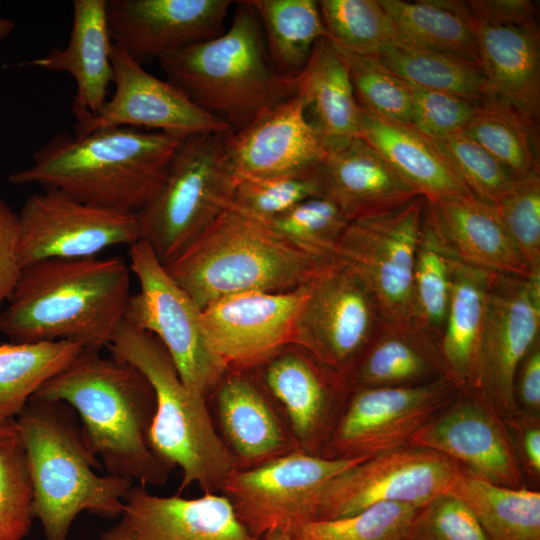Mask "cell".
<instances>
[{
	"instance_id": "obj_10",
	"label": "cell",
	"mask_w": 540,
	"mask_h": 540,
	"mask_svg": "<svg viewBox=\"0 0 540 540\" xmlns=\"http://www.w3.org/2000/svg\"><path fill=\"white\" fill-rule=\"evenodd\" d=\"M369 457L327 458L294 450L260 465L236 469L221 492L258 538L291 534L317 518L319 496L334 477Z\"/></svg>"
},
{
	"instance_id": "obj_13",
	"label": "cell",
	"mask_w": 540,
	"mask_h": 540,
	"mask_svg": "<svg viewBox=\"0 0 540 540\" xmlns=\"http://www.w3.org/2000/svg\"><path fill=\"white\" fill-rule=\"evenodd\" d=\"M384 323L365 281L334 259L307 284L294 344L345 376Z\"/></svg>"
},
{
	"instance_id": "obj_40",
	"label": "cell",
	"mask_w": 540,
	"mask_h": 540,
	"mask_svg": "<svg viewBox=\"0 0 540 540\" xmlns=\"http://www.w3.org/2000/svg\"><path fill=\"white\" fill-rule=\"evenodd\" d=\"M423 507L378 503L356 514L299 525L292 540H411Z\"/></svg>"
},
{
	"instance_id": "obj_12",
	"label": "cell",
	"mask_w": 540,
	"mask_h": 540,
	"mask_svg": "<svg viewBox=\"0 0 540 540\" xmlns=\"http://www.w3.org/2000/svg\"><path fill=\"white\" fill-rule=\"evenodd\" d=\"M459 390L447 377L419 385L351 389L320 455L373 457L407 446Z\"/></svg>"
},
{
	"instance_id": "obj_32",
	"label": "cell",
	"mask_w": 540,
	"mask_h": 540,
	"mask_svg": "<svg viewBox=\"0 0 540 540\" xmlns=\"http://www.w3.org/2000/svg\"><path fill=\"white\" fill-rule=\"evenodd\" d=\"M494 274L452 258L449 305L437 346L446 377L460 390L474 388L487 300Z\"/></svg>"
},
{
	"instance_id": "obj_44",
	"label": "cell",
	"mask_w": 540,
	"mask_h": 540,
	"mask_svg": "<svg viewBox=\"0 0 540 540\" xmlns=\"http://www.w3.org/2000/svg\"><path fill=\"white\" fill-rule=\"evenodd\" d=\"M349 223L341 208L325 195L306 199L269 222L302 249L333 259L336 245Z\"/></svg>"
},
{
	"instance_id": "obj_43",
	"label": "cell",
	"mask_w": 540,
	"mask_h": 540,
	"mask_svg": "<svg viewBox=\"0 0 540 540\" xmlns=\"http://www.w3.org/2000/svg\"><path fill=\"white\" fill-rule=\"evenodd\" d=\"M33 519V487L14 420L0 436V540H23Z\"/></svg>"
},
{
	"instance_id": "obj_50",
	"label": "cell",
	"mask_w": 540,
	"mask_h": 540,
	"mask_svg": "<svg viewBox=\"0 0 540 540\" xmlns=\"http://www.w3.org/2000/svg\"><path fill=\"white\" fill-rule=\"evenodd\" d=\"M18 234V213L0 197V312L22 270L17 254Z\"/></svg>"
},
{
	"instance_id": "obj_45",
	"label": "cell",
	"mask_w": 540,
	"mask_h": 540,
	"mask_svg": "<svg viewBox=\"0 0 540 540\" xmlns=\"http://www.w3.org/2000/svg\"><path fill=\"white\" fill-rule=\"evenodd\" d=\"M236 177L231 205L267 223L306 199L324 195L317 172L266 178Z\"/></svg>"
},
{
	"instance_id": "obj_1",
	"label": "cell",
	"mask_w": 540,
	"mask_h": 540,
	"mask_svg": "<svg viewBox=\"0 0 540 540\" xmlns=\"http://www.w3.org/2000/svg\"><path fill=\"white\" fill-rule=\"evenodd\" d=\"M33 397L63 402L74 410L88 445L108 474L145 486L162 485L175 468L151 446L154 391L129 363L84 348Z\"/></svg>"
},
{
	"instance_id": "obj_53",
	"label": "cell",
	"mask_w": 540,
	"mask_h": 540,
	"mask_svg": "<svg viewBox=\"0 0 540 540\" xmlns=\"http://www.w3.org/2000/svg\"><path fill=\"white\" fill-rule=\"evenodd\" d=\"M262 540H292L290 534L282 532H273L265 535Z\"/></svg>"
},
{
	"instance_id": "obj_42",
	"label": "cell",
	"mask_w": 540,
	"mask_h": 540,
	"mask_svg": "<svg viewBox=\"0 0 540 540\" xmlns=\"http://www.w3.org/2000/svg\"><path fill=\"white\" fill-rule=\"evenodd\" d=\"M336 50L347 66L360 109L411 125L412 97L407 82L391 71L377 55Z\"/></svg>"
},
{
	"instance_id": "obj_41",
	"label": "cell",
	"mask_w": 540,
	"mask_h": 540,
	"mask_svg": "<svg viewBox=\"0 0 540 540\" xmlns=\"http://www.w3.org/2000/svg\"><path fill=\"white\" fill-rule=\"evenodd\" d=\"M318 6L327 38L339 50L378 55L396 37L379 0H321Z\"/></svg>"
},
{
	"instance_id": "obj_34",
	"label": "cell",
	"mask_w": 540,
	"mask_h": 540,
	"mask_svg": "<svg viewBox=\"0 0 540 540\" xmlns=\"http://www.w3.org/2000/svg\"><path fill=\"white\" fill-rule=\"evenodd\" d=\"M474 513L488 540H540V493L503 487L461 470L448 492Z\"/></svg>"
},
{
	"instance_id": "obj_16",
	"label": "cell",
	"mask_w": 540,
	"mask_h": 540,
	"mask_svg": "<svg viewBox=\"0 0 540 540\" xmlns=\"http://www.w3.org/2000/svg\"><path fill=\"white\" fill-rule=\"evenodd\" d=\"M479 65L494 96L538 124L540 34L536 3L470 0Z\"/></svg>"
},
{
	"instance_id": "obj_8",
	"label": "cell",
	"mask_w": 540,
	"mask_h": 540,
	"mask_svg": "<svg viewBox=\"0 0 540 540\" xmlns=\"http://www.w3.org/2000/svg\"><path fill=\"white\" fill-rule=\"evenodd\" d=\"M227 134L183 139L161 187L136 214L140 240L163 265L177 258L232 203L237 177L228 158Z\"/></svg>"
},
{
	"instance_id": "obj_7",
	"label": "cell",
	"mask_w": 540,
	"mask_h": 540,
	"mask_svg": "<svg viewBox=\"0 0 540 540\" xmlns=\"http://www.w3.org/2000/svg\"><path fill=\"white\" fill-rule=\"evenodd\" d=\"M106 348L150 383L156 402L150 443L162 459L182 470L181 490L197 485L204 494L221 492L238 462L214 427L207 399L184 385L164 345L123 319Z\"/></svg>"
},
{
	"instance_id": "obj_5",
	"label": "cell",
	"mask_w": 540,
	"mask_h": 540,
	"mask_svg": "<svg viewBox=\"0 0 540 540\" xmlns=\"http://www.w3.org/2000/svg\"><path fill=\"white\" fill-rule=\"evenodd\" d=\"M333 260L302 249L269 223L230 205L164 267L202 309L227 295L299 288Z\"/></svg>"
},
{
	"instance_id": "obj_3",
	"label": "cell",
	"mask_w": 540,
	"mask_h": 540,
	"mask_svg": "<svg viewBox=\"0 0 540 540\" xmlns=\"http://www.w3.org/2000/svg\"><path fill=\"white\" fill-rule=\"evenodd\" d=\"M181 139L117 126L83 137L55 135L33 155V165L10 176L40 184L99 208L137 214L161 187Z\"/></svg>"
},
{
	"instance_id": "obj_19",
	"label": "cell",
	"mask_w": 540,
	"mask_h": 540,
	"mask_svg": "<svg viewBox=\"0 0 540 540\" xmlns=\"http://www.w3.org/2000/svg\"><path fill=\"white\" fill-rule=\"evenodd\" d=\"M307 284L284 292H242L218 298L201 311L205 336L227 370L253 371L294 344Z\"/></svg>"
},
{
	"instance_id": "obj_46",
	"label": "cell",
	"mask_w": 540,
	"mask_h": 540,
	"mask_svg": "<svg viewBox=\"0 0 540 540\" xmlns=\"http://www.w3.org/2000/svg\"><path fill=\"white\" fill-rule=\"evenodd\" d=\"M493 205L531 278H540V174L514 179Z\"/></svg>"
},
{
	"instance_id": "obj_38",
	"label": "cell",
	"mask_w": 540,
	"mask_h": 540,
	"mask_svg": "<svg viewBox=\"0 0 540 540\" xmlns=\"http://www.w3.org/2000/svg\"><path fill=\"white\" fill-rule=\"evenodd\" d=\"M463 132L496 158L514 179L539 174L538 124L508 102H481Z\"/></svg>"
},
{
	"instance_id": "obj_39",
	"label": "cell",
	"mask_w": 540,
	"mask_h": 540,
	"mask_svg": "<svg viewBox=\"0 0 540 540\" xmlns=\"http://www.w3.org/2000/svg\"><path fill=\"white\" fill-rule=\"evenodd\" d=\"M452 258L429 223L424 207L412 276L413 323L437 345L449 305Z\"/></svg>"
},
{
	"instance_id": "obj_21",
	"label": "cell",
	"mask_w": 540,
	"mask_h": 540,
	"mask_svg": "<svg viewBox=\"0 0 540 540\" xmlns=\"http://www.w3.org/2000/svg\"><path fill=\"white\" fill-rule=\"evenodd\" d=\"M283 416L298 450L320 455L332 413L348 393L342 374L290 344L251 371Z\"/></svg>"
},
{
	"instance_id": "obj_37",
	"label": "cell",
	"mask_w": 540,
	"mask_h": 540,
	"mask_svg": "<svg viewBox=\"0 0 540 540\" xmlns=\"http://www.w3.org/2000/svg\"><path fill=\"white\" fill-rule=\"evenodd\" d=\"M407 83L475 101L493 96L481 67L472 61L394 39L377 55Z\"/></svg>"
},
{
	"instance_id": "obj_17",
	"label": "cell",
	"mask_w": 540,
	"mask_h": 540,
	"mask_svg": "<svg viewBox=\"0 0 540 540\" xmlns=\"http://www.w3.org/2000/svg\"><path fill=\"white\" fill-rule=\"evenodd\" d=\"M540 278L495 273L487 300L472 390L498 413H514L516 372L539 342Z\"/></svg>"
},
{
	"instance_id": "obj_9",
	"label": "cell",
	"mask_w": 540,
	"mask_h": 540,
	"mask_svg": "<svg viewBox=\"0 0 540 540\" xmlns=\"http://www.w3.org/2000/svg\"><path fill=\"white\" fill-rule=\"evenodd\" d=\"M129 258L139 291L130 296L124 320L157 337L184 385L208 399L228 370L207 341L202 309L171 278L145 241L129 246Z\"/></svg>"
},
{
	"instance_id": "obj_30",
	"label": "cell",
	"mask_w": 540,
	"mask_h": 540,
	"mask_svg": "<svg viewBox=\"0 0 540 540\" xmlns=\"http://www.w3.org/2000/svg\"><path fill=\"white\" fill-rule=\"evenodd\" d=\"M446 377L435 341L414 323H384L344 378L349 390Z\"/></svg>"
},
{
	"instance_id": "obj_15",
	"label": "cell",
	"mask_w": 540,
	"mask_h": 540,
	"mask_svg": "<svg viewBox=\"0 0 540 540\" xmlns=\"http://www.w3.org/2000/svg\"><path fill=\"white\" fill-rule=\"evenodd\" d=\"M18 223L21 268L47 259L91 258L140 240L136 214L95 207L55 188L29 196Z\"/></svg>"
},
{
	"instance_id": "obj_23",
	"label": "cell",
	"mask_w": 540,
	"mask_h": 540,
	"mask_svg": "<svg viewBox=\"0 0 540 540\" xmlns=\"http://www.w3.org/2000/svg\"><path fill=\"white\" fill-rule=\"evenodd\" d=\"M98 540H262L238 519L224 495L158 496L133 485L117 522Z\"/></svg>"
},
{
	"instance_id": "obj_26",
	"label": "cell",
	"mask_w": 540,
	"mask_h": 540,
	"mask_svg": "<svg viewBox=\"0 0 540 540\" xmlns=\"http://www.w3.org/2000/svg\"><path fill=\"white\" fill-rule=\"evenodd\" d=\"M425 214L444 248L456 260L498 274L531 278L492 203L474 195L425 198Z\"/></svg>"
},
{
	"instance_id": "obj_22",
	"label": "cell",
	"mask_w": 540,
	"mask_h": 540,
	"mask_svg": "<svg viewBox=\"0 0 540 540\" xmlns=\"http://www.w3.org/2000/svg\"><path fill=\"white\" fill-rule=\"evenodd\" d=\"M231 4L229 0H107L106 18L113 45L142 65L222 34Z\"/></svg>"
},
{
	"instance_id": "obj_33",
	"label": "cell",
	"mask_w": 540,
	"mask_h": 540,
	"mask_svg": "<svg viewBox=\"0 0 540 540\" xmlns=\"http://www.w3.org/2000/svg\"><path fill=\"white\" fill-rule=\"evenodd\" d=\"M379 3L392 22L395 39L479 65L474 23L466 1L379 0Z\"/></svg>"
},
{
	"instance_id": "obj_47",
	"label": "cell",
	"mask_w": 540,
	"mask_h": 540,
	"mask_svg": "<svg viewBox=\"0 0 540 540\" xmlns=\"http://www.w3.org/2000/svg\"><path fill=\"white\" fill-rule=\"evenodd\" d=\"M432 141L467 189L481 200L493 204L514 180L496 158L463 131Z\"/></svg>"
},
{
	"instance_id": "obj_51",
	"label": "cell",
	"mask_w": 540,
	"mask_h": 540,
	"mask_svg": "<svg viewBox=\"0 0 540 540\" xmlns=\"http://www.w3.org/2000/svg\"><path fill=\"white\" fill-rule=\"evenodd\" d=\"M517 409L538 415L540 410V344L537 342L521 362L514 380Z\"/></svg>"
},
{
	"instance_id": "obj_54",
	"label": "cell",
	"mask_w": 540,
	"mask_h": 540,
	"mask_svg": "<svg viewBox=\"0 0 540 540\" xmlns=\"http://www.w3.org/2000/svg\"><path fill=\"white\" fill-rule=\"evenodd\" d=\"M13 423H14V420H10L7 422H0V436L9 430L10 427L13 425Z\"/></svg>"
},
{
	"instance_id": "obj_35",
	"label": "cell",
	"mask_w": 540,
	"mask_h": 540,
	"mask_svg": "<svg viewBox=\"0 0 540 540\" xmlns=\"http://www.w3.org/2000/svg\"><path fill=\"white\" fill-rule=\"evenodd\" d=\"M83 349L81 344L67 340L0 344V422L14 420Z\"/></svg>"
},
{
	"instance_id": "obj_48",
	"label": "cell",
	"mask_w": 540,
	"mask_h": 540,
	"mask_svg": "<svg viewBox=\"0 0 540 540\" xmlns=\"http://www.w3.org/2000/svg\"><path fill=\"white\" fill-rule=\"evenodd\" d=\"M407 84L412 97L410 126L431 140L463 131L482 102Z\"/></svg>"
},
{
	"instance_id": "obj_29",
	"label": "cell",
	"mask_w": 540,
	"mask_h": 540,
	"mask_svg": "<svg viewBox=\"0 0 540 540\" xmlns=\"http://www.w3.org/2000/svg\"><path fill=\"white\" fill-rule=\"evenodd\" d=\"M358 136L426 199L473 195L434 142L412 126L360 109Z\"/></svg>"
},
{
	"instance_id": "obj_18",
	"label": "cell",
	"mask_w": 540,
	"mask_h": 540,
	"mask_svg": "<svg viewBox=\"0 0 540 540\" xmlns=\"http://www.w3.org/2000/svg\"><path fill=\"white\" fill-rule=\"evenodd\" d=\"M111 62L114 94L96 115L75 122V136L117 126L162 132L181 140L232 132L229 125L196 105L177 86L150 74L114 45Z\"/></svg>"
},
{
	"instance_id": "obj_28",
	"label": "cell",
	"mask_w": 540,
	"mask_h": 540,
	"mask_svg": "<svg viewBox=\"0 0 540 540\" xmlns=\"http://www.w3.org/2000/svg\"><path fill=\"white\" fill-rule=\"evenodd\" d=\"M317 173L324 195L350 221L419 194L360 136L329 148Z\"/></svg>"
},
{
	"instance_id": "obj_6",
	"label": "cell",
	"mask_w": 540,
	"mask_h": 540,
	"mask_svg": "<svg viewBox=\"0 0 540 540\" xmlns=\"http://www.w3.org/2000/svg\"><path fill=\"white\" fill-rule=\"evenodd\" d=\"M167 81L237 132L295 94V77L278 73L268 56L259 17L239 1L219 36L159 59Z\"/></svg>"
},
{
	"instance_id": "obj_49",
	"label": "cell",
	"mask_w": 540,
	"mask_h": 540,
	"mask_svg": "<svg viewBox=\"0 0 540 540\" xmlns=\"http://www.w3.org/2000/svg\"><path fill=\"white\" fill-rule=\"evenodd\" d=\"M488 540L469 507L449 494L422 508L411 540Z\"/></svg>"
},
{
	"instance_id": "obj_4",
	"label": "cell",
	"mask_w": 540,
	"mask_h": 540,
	"mask_svg": "<svg viewBox=\"0 0 540 540\" xmlns=\"http://www.w3.org/2000/svg\"><path fill=\"white\" fill-rule=\"evenodd\" d=\"M33 487V514L46 540H68L84 511L118 518L133 481L99 475L74 410L63 402L32 397L15 418Z\"/></svg>"
},
{
	"instance_id": "obj_11",
	"label": "cell",
	"mask_w": 540,
	"mask_h": 540,
	"mask_svg": "<svg viewBox=\"0 0 540 540\" xmlns=\"http://www.w3.org/2000/svg\"><path fill=\"white\" fill-rule=\"evenodd\" d=\"M424 207L425 197L416 194L351 220L334 251L368 285L386 323H413L412 276Z\"/></svg>"
},
{
	"instance_id": "obj_2",
	"label": "cell",
	"mask_w": 540,
	"mask_h": 540,
	"mask_svg": "<svg viewBox=\"0 0 540 540\" xmlns=\"http://www.w3.org/2000/svg\"><path fill=\"white\" fill-rule=\"evenodd\" d=\"M131 296L120 257L47 259L22 268L0 331L12 342L67 340L107 347Z\"/></svg>"
},
{
	"instance_id": "obj_27",
	"label": "cell",
	"mask_w": 540,
	"mask_h": 540,
	"mask_svg": "<svg viewBox=\"0 0 540 540\" xmlns=\"http://www.w3.org/2000/svg\"><path fill=\"white\" fill-rule=\"evenodd\" d=\"M107 0H74L72 29L65 48H53L44 57L21 65L70 74L76 83L72 111L76 122L96 115L113 82V46L106 18Z\"/></svg>"
},
{
	"instance_id": "obj_20",
	"label": "cell",
	"mask_w": 540,
	"mask_h": 540,
	"mask_svg": "<svg viewBox=\"0 0 540 540\" xmlns=\"http://www.w3.org/2000/svg\"><path fill=\"white\" fill-rule=\"evenodd\" d=\"M498 411L478 392L455 398L416 431L408 446L441 453L490 483L518 488L522 472L516 449Z\"/></svg>"
},
{
	"instance_id": "obj_24",
	"label": "cell",
	"mask_w": 540,
	"mask_h": 540,
	"mask_svg": "<svg viewBox=\"0 0 540 540\" xmlns=\"http://www.w3.org/2000/svg\"><path fill=\"white\" fill-rule=\"evenodd\" d=\"M226 148L236 176L253 178L315 173L327 155L296 94L228 133Z\"/></svg>"
},
{
	"instance_id": "obj_31",
	"label": "cell",
	"mask_w": 540,
	"mask_h": 540,
	"mask_svg": "<svg viewBox=\"0 0 540 540\" xmlns=\"http://www.w3.org/2000/svg\"><path fill=\"white\" fill-rule=\"evenodd\" d=\"M295 94L327 150L358 136V106L347 66L328 38L320 39L295 77Z\"/></svg>"
},
{
	"instance_id": "obj_52",
	"label": "cell",
	"mask_w": 540,
	"mask_h": 540,
	"mask_svg": "<svg viewBox=\"0 0 540 540\" xmlns=\"http://www.w3.org/2000/svg\"><path fill=\"white\" fill-rule=\"evenodd\" d=\"M521 449L525 464L535 474L540 473V429L539 424H532L524 430L521 437Z\"/></svg>"
},
{
	"instance_id": "obj_25",
	"label": "cell",
	"mask_w": 540,
	"mask_h": 540,
	"mask_svg": "<svg viewBox=\"0 0 540 540\" xmlns=\"http://www.w3.org/2000/svg\"><path fill=\"white\" fill-rule=\"evenodd\" d=\"M212 395L220 436L238 469L298 450L283 416L251 371L228 370Z\"/></svg>"
},
{
	"instance_id": "obj_14",
	"label": "cell",
	"mask_w": 540,
	"mask_h": 540,
	"mask_svg": "<svg viewBox=\"0 0 540 540\" xmlns=\"http://www.w3.org/2000/svg\"><path fill=\"white\" fill-rule=\"evenodd\" d=\"M461 470L447 456L413 446L369 457L327 483L316 520L347 517L378 503L425 507L448 492Z\"/></svg>"
},
{
	"instance_id": "obj_36",
	"label": "cell",
	"mask_w": 540,
	"mask_h": 540,
	"mask_svg": "<svg viewBox=\"0 0 540 540\" xmlns=\"http://www.w3.org/2000/svg\"><path fill=\"white\" fill-rule=\"evenodd\" d=\"M256 11L274 69L296 77L315 44L327 38L318 1L248 0Z\"/></svg>"
}]
</instances>
